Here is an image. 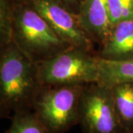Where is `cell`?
<instances>
[{"label":"cell","mask_w":133,"mask_h":133,"mask_svg":"<svg viewBox=\"0 0 133 133\" xmlns=\"http://www.w3.org/2000/svg\"><path fill=\"white\" fill-rule=\"evenodd\" d=\"M77 17L82 28L98 46L104 42L113 27L107 0H84Z\"/></svg>","instance_id":"obj_7"},{"label":"cell","mask_w":133,"mask_h":133,"mask_svg":"<svg viewBox=\"0 0 133 133\" xmlns=\"http://www.w3.org/2000/svg\"><path fill=\"white\" fill-rule=\"evenodd\" d=\"M98 82L101 84L111 87L121 82H133V58L121 62H111L98 58Z\"/></svg>","instance_id":"obj_10"},{"label":"cell","mask_w":133,"mask_h":133,"mask_svg":"<svg viewBox=\"0 0 133 133\" xmlns=\"http://www.w3.org/2000/svg\"><path fill=\"white\" fill-rule=\"evenodd\" d=\"M37 64L42 86L84 85L98 80L96 52L82 48L70 47Z\"/></svg>","instance_id":"obj_3"},{"label":"cell","mask_w":133,"mask_h":133,"mask_svg":"<svg viewBox=\"0 0 133 133\" xmlns=\"http://www.w3.org/2000/svg\"><path fill=\"white\" fill-rule=\"evenodd\" d=\"M111 88L120 122L126 132L130 133L133 129V82H121Z\"/></svg>","instance_id":"obj_9"},{"label":"cell","mask_w":133,"mask_h":133,"mask_svg":"<svg viewBox=\"0 0 133 133\" xmlns=\"http://www.w3.org/2000/svg\"><path fill=\"white\" fill-rule=\"evenodd\" d=\"M96 54L101 59L111 62L133 58V19L113 24Z\"/></svg>","instance_id":"obj_8"},{"label":"cell","mask_w":133,"mask_h":133,"mask_svg":"<svg viewBox=\"0 0 133 133\" xmlns=\"http://www.w3.org/2000/svg\"><path fill=\"white\" fill-rule=\"evenodd\" d=\"M15 0H0V48L13 41Z\"/></svg>","instance_id":"obj_12"},{"label":"cell","mask_w":133,"mask_h":133,"mask_svg":"<svg viewBox=\"0 0 133 133\" xmlns=\"http://www.w3.org/2000/svg\"><path fill=\"white\" fill-rule=\"evenodd\" d=\"M68 9L77 16L84 0H61Z\"/></svg>","instance_id":"obj_14"},{"label":"cell","mask_w":133,"mask_h":133,"mask_svg":"<svg viewBox=\"0 0 133 133\" xmlns=\"http://www.w3.org/2000/svg\"><path fill=\"white\" fill-rule=\"evenodd\" d=\"M5 133H50L32 109L19 111L11 117V124Z\"/></svg>","instance_id":"obj_11"},{"label":"cell","mask_w":133,"mask_h":133,"mask_svg":"<svg viewBox=\"0 0 133 133\" xmlns=\"http://www.w3.org/2000/svg\"><path fill=\"white\" fill-rule=\"evenodd\" d=\"M107 6L113 24L133 19V0H107Z\"/></svg>","instance_id":"obj_13"},{"label":"cell","mask_w":133,"mask_h":133,"mask_svg":"<svg viewBox=\"0 0 133 133\" xmlns=\"http://www.w3.org/2000/svg\"><path fill=\"white\" fill-rule=\"evenodd\" d=\"M12 42L36 64L73 47L60 38L25 0H15Z\"/></svg>","instance_id":"obj_2"},{"label":"cell","mask_w":133,"mask_h":133,"mask_svg":"<svg viewBox=\"0 0 133 133\" xmlns=\"http://www.w3.org/2000/svg\"><path fill=\"white\" fill-rule=\"evenodd\" d=\"M38 64L19 50L14 42L0 48L1 118L27 109L42 87Z\"/></svg>","instance_id":"obj_1"},{"label":"cell","mask_w":133,"mask_h":133,"mask_svg":"<svg viewBox=\"0 0 133 133\" xmlns=\"http://www.w3.org/2000/svg\"><path fill=\"white\" fill-rule=\"evenodd\" d=\"M78 124L84 133H127L117 114L111 87L98 81L84 86L79 101Z\"/></svg>","instance_id":"obj_5"},{"label":"cell","mask_w":133,"mask_h":133,"mask_svg":"<svg viewBox=\"0 0 133 133\" xmlns=\"http://www.w3.org/2000/svg\"><path fill=\"white\" fill-rule=\"evenodd\" d=\"M84 85L42 87L32 110L50 132L66 133L78 124L79 101Z\"/></svg>","instance_id":"obj_4"},{"label":"cell","mask_w":133,"mask_h":133,"mask_svg":"<svg viewBox=\"0 0 133 133\" xmlns=\"http://www.w3.org/2000/svg\"><path fill=\"white\" fill-rule=\"evenodd\" d=\"M44 19L58 36L73 47L91 52L95 50V43L87 34L76 14L61 0H25Z\"/></svg>","instance_id":"obj_6"},{"label":"cell","mask_w":133,"mask_h":133,"mask_svg":"<svg viewBox=\"0 0 133 133\" xmlns=\"http://www.w3.org/2000/svg\"><path fill=\"white\" fill-rule=\"evenodd\" d=\"M130 133H133V129H132V130L131 131V132H130Z\"/></svg>","instance_id":"obj_15"}]
</instances>
